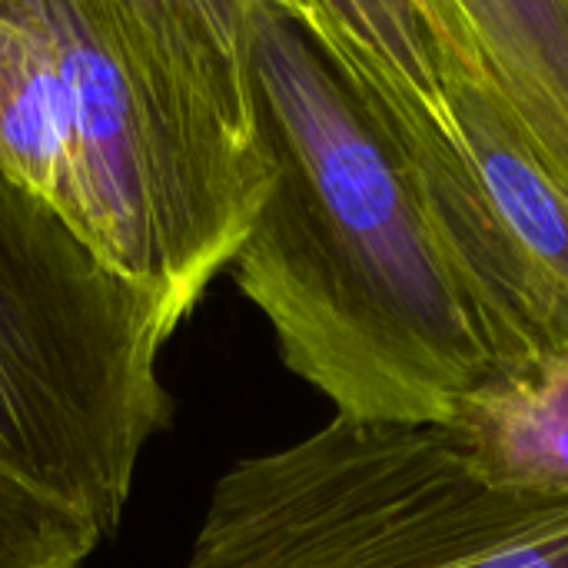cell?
Listing matches in <instances>:
<instances>
[{"label": "cell", "mask_w": 568, "mask_h": 568, "mask_svg": "<svg viewBox=\"0 0 568 568\" xmlns=\"http://www.w3.org/2000/svg\"><path fill=\"white\" fill-rule=\"evenodd\" d=\"M250 73L273 186L240 293L336 416L443 426L499 366L393 136L310 0H250Z\"/></svg>", "instance_id": "obj_1"}, {"label": "cell", "mask_w": 568, "mask_h": 568, "mask_svg": "<svg viewBox=\"0 0 568 568\" xmlns=\"http://www.w3.org/2000/svg\"><path fill=\"white\" fill-rule=\"evenodd\" d=\"M0 170L183 323L273 186L163 103L103 0H0Z\"/></svg>", "instance_id": "obj_2"}, {"label": "cell", "mask_w": 568, "mask_h": 568, "mask_svg": "<svg viewBox=\"0 0 568 568\" xmlns=\"http://www.w3.org/2000/svg\"><path fill=\"white\" fill-rule=\"evenodd\" d=\"M183 326L0 170V466L110 542L170 426L160 356Z\"/></svg>", "instance_id": "obj_3"}, {"label": "cell", "mask_w": 568, "mask_h": 568, "mask_svg": "<svg viewBox=\"0 0 568 568\" xmlns=\"http://www.w3.org/2000/svg\"><path fill=\"white\" fill-rule=\"evenodd\" d=\"M186 568H568V499L486 486L446 426L333 416L216 479Z\"/></svg>", "instance_id": "obj_4"}, {"label": "cell", "mask_w": 568, "mask_h": 568, "mask_svg": "<svg viewBox=\"0 0 568 568\" xmlns=\"http://www.w3.org/2000/svg\"><path fill=\"white\" fill-rule=\"evenodd\" d=\"M326 47L393 136L496 366L568 349V186L529 146L469 37H439L446 106L343 30H329Z\"/></svg>", "instance_id": "obj_5"}, {"label": "cell", "mask_w": 568, "mask_h": 568, "mask_svg": "<svg viewBox=\"0 0 568 568\" xmlns=\"http://www.w3.org/2000/svg\"><path fill=\"white\" fill-rule=\"evenodd\" d=\"M163 103L210 146L266 166L250 73V0H103Z\"/></svg>", "instance_id": "obj_6"}, {"label": "cell", "mask_w": 568, "mask_h": 568, "mask_svg": "<svg viewBox=\"0 0 568 568\" xmlns=\"http://www.w3.org/2000/svg\"><path fill=\"white\" fill-rule=\"evenodd\" d=\"M443 426L486 486L568 499V349L496 369Z\"/></svg>", "instance_id": "obj_7"}, {"label": "cell", "mask_w": 568, "mask_h": 568, "mask_svg": "<svg viewBox=\"0 0 568 568\" xmlns=\"http://www.w3.org/2000/svg\"><path fill=\"white\" fill-rule=\"evenodd\" d=\"M433 33L463 23L536 156L568 186V0H419Z\"/></svg>", "instance_id": "obj_8"}, {"label": "cell", "mask_w": 568, "mask_h": 568, "mask_svg": "<svg viewBox=\"0 0 568 568\" xmlns=\"http://www.w3.org/2000/svg\"><path fill=\"white\" fill-rule=\"evenodd\" d=\"M373 60L433 106L443 97V50L419 0H316Z\"/></svg>", "instance_id": "obj_9"}, {"label": "cell", "mask_w": 568, "mask_h": 568, "mask_svg": "<svg viewBox=\"0 0 568 568\" xmlns=\"http://www.w3.org/2000/svg\"><path fill=\"white\" fill-rule=\"evenodd\" d=\"M100 546L80 513L0 466V568H83Z\"/></svg>", "instance_id": "obj_10"}]
</instances>
